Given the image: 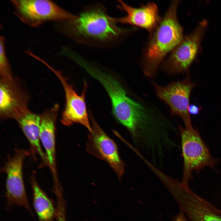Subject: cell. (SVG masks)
Listing matches in <instances>:
<instances>
[{
	"instance_id": "cell-1",
	"label": "cell",
	"mask_w": 221,
	"mask_h": 221,
	"mask_svg": "<svg viewBox=\"0 0 221 221\" xmlns=\"http://www.w3.org/2000/svg\"><path fill=\"white\" fill-rule=\"evenodd\" d=\"M57 23L60 32L79 43L93 46H111L135 29L118 26L101 5L86 9L74 19Z\"/></svg>"
},
{
	"instance_id": "cell-2",
	"label": "cell",
	"mask_w": 221,
	"mask_h": 221,
	"mask_svg": "<svg viewBox=\"0 0 221 221\" xmlns=\"http://www.w3.org/2000/svg\"><path fill=\"white\" fill-rule=\"evenodd\" d=\"M179 1H173L150 37L142 55L144 74L150 77L160 65L184 38L183 28L177 17Z\"/></svg>"
},
{
	"instance_id": "cell-3",
	"label": "cell",
	"mask_w": 221,
	"mask_h": 221,
	"mask_svg": "<svg viewBox=\"0 0 221 221\" xmlns=\"http://www.w3.org/2000/svg\"><path fill=\"white\" fill-rule=\"evenodd\" d=\"M181 139L183 167L181 182L188 186L193 179L192 173L199 172L204 167L214 168L219 160L213 158L196 129L193 127L178 128Z\"/></svg>"
},
{
	"instance_id": "cell-4",
	"label": "cell",
	"mask_w": 221,
	"mask_h": 221,
	"mask_svg": "<svg viewBox=\"0 0 221 221\" xmlns=\"http://www.w3.org/2000/svg\"><path fill=\"white\" fill-rule=\"evenodd\" d=\"M15 14L25 24L32 27L45 22H57L74 19L71 14L54 2L48 0H12Z\"/></svg>"
},
{
	"instance_id": "cell-5",
	"label": "cell",
	"mask_w": 221,
	"mask_h": 221,
	"mask_svg": "<svg viewBox=\"0 0 221 221\" xmlns=\"http://www.w3.org/2000/svg\"><path fill=\"white\" fill-rule=\"evenodd\" d=\"M207 25V20H203L184 37L163 62L162 68L164 71L176 74L188 70L198 54Z\"/></svg>"
},
{
	"instance_id": "cell-6",
	"label": "cell",
	"mask_w": 221,
	"mask_h": 221,
	"mask_svg": "<svg viewBox=\"0 0 221 221\" xmlns=\"http://www.w3.org/2000/svg\"><path fill=\"white\" fill-rule=\"evenodd\" d=\"M31 152L28 150L15 149L9 156L1 171L6 175V196L8 205L23 207L29 211L31 210L27 196L23 180L22 168L24 161Z\"/></svg>"
},
{
	"instance_id": "cell-7",
	"label": "cell",
	"mask_w": 221,
	"mask_h": 221,
	"mask_svg": "<svg viewBox=\"0 0 221 221\" xmlns=\"http://www.w3.org/2000/svg\"><path fill=\"white\" fill-rule=\"evenodd\" d=\"M90 117L92 130L88 136L86 151L106 162L121 180L125 172V165L119 155L117 145L91 115Z\"/></svg>"
},
{
	"instance_id": "cell-8",
	"label": "cell",
	"mask_w": 221,
	"mask_h": 221,
	"mask_svg": "<svg viewBox=\"0 0 221 221\" xmlns=\"http://www.w3.org/2000/svg\"><path fill=\"white\" fill-rule=\"evenodd\" d=\"M157 97L169 107L171 114L180 117L185 128L193 127L188 108L191 91L195 86L189 76L182 81L174 82L165 86L153 82Z\"/></svg>"
},
{
	"instance_id": "cell-9",
	"label": "cell",
	"mask_w": 221,
	"mask_h": 221,
	"mask_svg": "<svg viewBox=\"0 0 221 221\" xmlns=\"http://www.w3.org/2000/svg\"><path fill=\"white\" fill-rule=\"evenodd\" d=\"M173 197L189 221H221V210L188 186L179 187Z\"/></svg>"
},
{
	"instance_id": "cell-10",
	"label": "cell",
	"mask_w": 221,
	"mask_h": 221,
	"mask_svg": "<svg viewBox=\"0 0 221 221\" xmlns=\"http://www.w3.org/2000/svg\"><path fill=\"white\" fill-rule=\"evenodd\" d=\"M52 70L56 72L61 81L65 93V105L62 113L61 123L68 126L75 123L80 124L85 127L89 132H91L92 127L85 101L87 87L86 83L84 82L83 92L80 95H78L60 73L54 69Z\"/></svg>"
},
{
	"instance_id": "cell-11",
	"label": "cell",
	"mask_w": 221,
	"mask_h": 221,
	"mask_svg": "<svg viewBox=\"0 0 221 221\" xmlns=\"http://www.w3.org/2000/svg\"><path fill=\"white\" fill-rule=\"evenodd\" d=\"M118 7L126 12L125 16L114 17L116 23L129 25L143 28L151 34L157 27L161 18L160 16L157 5L150 2L134 7L119 1Z\"/></svg>"
},
{
	"instance_id": "cell-12",
	"label": "cell",
	"mask_w": 221,
	"mask_h": 221,
	"mask_svg": "<svg viewBox=\"0 0 221 221\" xmlns=\"http://www.w3.org/2000/svg\"><path fill=\"white\" fill-rule=\"evenodd\" d=\"M12 79H2L0 87V110L4 118L17 120L28 112L23 94Z\"/></svg>"
},
{
	"instance_id": "cell-13",
	"label": "cell",
	"mask_w": 221,
	"mask_h": 221,
	"mask_svg": "<svg viewBox=\"0 0 221 221\" xmlns=\"http://www.w3.org/2000/svg\"><path fill=\"white\" fill-rule=\"evenodd\" d=\"M58 106L55 105L41 117L40 137L53 177L54 184L59 183L56 167V122Z\"/></svg>"
},
{
	"instance_id": "cell-14",
	"label": "cell",
	"mask_w": 221,
	"mask_h": 221,
	"mask_svg": "<svg viewBox=\"0 0 221 221\" xmlns=\"http://www.w3.org/2000/svg\"><path fill=\"white\" fill-rule=\"evenodd\" d=\"M17 121L30 143L31 153L38 155L44 165L48 166L45 154L41 145L40 134L41 117L28 112Z\"/></svg>"
},
{
	"instance_id": "cell-15",
	"label": "cell",
	"mask_w": 221,
	"mask_h": 221,
	"mask_svg": "<svg viewBox=\"0 0 221 221\" xmlns=\"http://www.w3.org/2000/svg\"><path fill=\"white\" fill-rule=\"evenodd\" d=\"M30 182L33 206L39 221H54L56 209L52 202L40 187L34 176L31 177Z\"/></svg>"
},
{
	"instance_id": "cell-16",
	"label": "cell",
	"mask_w": 221,
	"mask_h": 221,
	"mask_svg": "<svg viewBox=\"0 0 221 221\" xmlns=\"http://www.w3.org/2000/svg\"><path fill=\"white\" fill-rule=\"evenodd\" d=\"M5 39L3 35L0 37V71L2 79L13 78L11 69L6 51Z\"/></svg>"
},
{
	"instance_id": "cell-17",
	"label": "cell",
	"mask_w": 221,
	"mask_h": 221,
	"mask_svg": "<svg viewBox=\"0 0 221 221\" xmlns=\"http://www.w3.org/2000/svg\"><path fill=\"white\" fill-rule=\"evenodd\" d=\"M201 108L193 104L189 105L188 108V111L189 114L192 115L198 114Z\"/></svg>"
},
{
	"instance_id": "cell-18",
	"label": "cell",
	"mask_w": 221,
	"mask_h": 221,
	"mask_svg": "<svg viewBox=\"0 0 221 221\" xmlns=\"http://www.w3.org/2000/svg\"><path fill=\"white\" fill-rule=\"evenodd\" d=\"M172 221H189L187 219L184 212L180 210L179 213L174 217Z\"/></svg>"
}]
</instances>
